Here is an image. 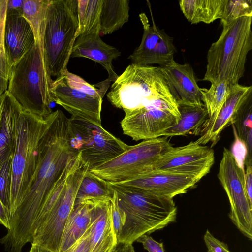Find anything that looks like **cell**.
Returning <instances> with one entry per match:
<instances>
[{
  "label": "cell",
  "mask_w": 252,
  "mask_h": 252,
  "mask_svg": "<svg viewBox=\"0 0 252 252\" xmlns=\"http://www.w3.org/2000/svg\"><path fill=\"white\" fill-rule=\"evenodd\" d=\"M40 141L36 168L28 189L9 218V228L0 239L7 252H22L32 243L31 230L47 197L78 153L68 137V118L57 110Z\"/></svg>",
  "instance_id": "6da1fadb"
},
{
  "label": "cell",
  "mask_w": 252,
  "mask_h": 252,
  "mask_svg": "<svg viewBox=\"0 0 252 252\" xmlns=\"http://www.w3.org/2000/svg\"><path fill=\"white\" fill-rule=\"evenodd\" d=\"M109 184L116 192L118 206L126 217L118 243L133 244L141 236L162 229L175 221L177 209L173 198Z\"/></svg>",
  "instance_id": "7a4b0ae2"
},
{
  "label": "cell",
  "mask_w": 252,
  "mask_h": 252,
  "mask_svg": "<svg viewBox=\"0 0 252 252\" xmlns=\"http://www.w3.org/2000/svg\"><path fill=\"white\" fill-rule=\"evenodd\" d=\"M52 82L45 64L43 43L36 41L11 66L7 91L23 111L45 117L52 112Z\"/></svg>",
  "instance_id": "3957f363"
},
{
  "label": "cell",
  "mask_w": 252,
  "mask_h": 252,
  "mask_svg": "<svg viewBox=\"0 0 252 252\" xmlns=\"http://www.w3.org/2000/svg\"><path fill=\"white\" fill-rule=\"evenodd\" d=\"M252 18L243 17L222 25L220 35L208 50L202 80L211 84L221 80L231 85L239 84L244 75L247 55L252 49Z\"/></svg>",
  "instance_id": "277c9868"
},
{
  "label": "cell",
  "mask_w": 252,
  "mask_h": 252,
  "mask_svg": "<svg viewBox=\"0 0 252 252\" xmlns=\"http://www.w3.org/2000/svg\"><path fill=\"white\" fill-rule=\"evenodd\" d=\"M109 102L124 112L158 102L176 100L160 66L129 65L107 94Z\"/></svg>",
  "instance_id": "5b68a950"
},
{
  "label": "cell",
  "mask_w": 252,
  "mask_h": 252,
  "mask_svg": "<svg viewBox=\"0 0 252 252\" xmlns=\"http://www.w3.org/2000/svg\"><path fill=\"white\" fill-rule=\"evenodd\" d=\"M49 125L45 117L22 111L19 117L11 164L10 217L30 185L37 162L40 141Z\"/></svg>",
  "instance_id": "8992f818"
},
{
  "label": "cell",
  "mask_w": 252,
  "mask_h": 252,
  "mask_svg": "<svg viewBox=\"0 0 252 252\" xmlns=\"http://www.w3.org/2000/svg\"><path fill=\"white\" fill-rule=\"evenodd\" d=\"M79 35L77 0H51L43 41L45 64L51 77H58L67 69Z\"/></svg>",
  "instance_id": "52a82bcc"
},
{
  "label": "cell",
  "mask_w": 252,
  "mask_h": 252,
  "mask_svg": "<svg viewBox=\"0 0 252 252\" xmlns=\"http://www.w3.org/2000/svg\"><path fill=\"white\" fill-rule=\"evenodd\" d=\"M90 170L89 164L78 153L59 179L56 201L46 220L34 234L32 243L59 252L63 230L73 208L77 192Z\"/></svg>",
  "instance_id": "ba28073f"
},
{
  "label": "cell",
  "mask_w": 252,
  "mask_h": 252,
  "mask_svg": "<svg viewBox=\"0 0 252 252\" xmlns=\"http://www.w3.org/2000/svg\"><path fill=\"white\" fill-rule=\"evenodd\" d=\"M173 147L164 136L143 140L90 171L109 183L132 180L148 173L152 163Z\"/></svg>",
  "instance_id": "9c48e42d"
},
{
  "label": "cell",
  "mask_w": 252,
  "mask_h": 252,
  "mask_svg": "<svg viewBox=\"0 0 252 252\" xmlns=\"http://www.w3.org/2000/svg\"><path fill=\"white\" fill-rule=\"evenodd\" d=\"M68 137L71 147L81 154L90 170L117 157L129 146L101 125L80 117L68 118Z\"/></svg>",
  "instance_id": "30bf717a"
},
{
  "label": "cell",
  "mask_w": 252,
  "mask_h": 252,
  "mask_svg": "<svg viewBox=\"0 0 252 252\" xmlns=\"http://www.w3.org/2000/svg\"><path fill=\"white\" fill-rule=\"evenodd\" d=\"M217 177L229 201L230 219L240 231L252 240V205L246 193L244 168L231 151L225 147Z\"/></svg>",
  "instance_id": "8fae6325"
},
{
  "label": "cell",
  "mask_w": 252,
  "mask_h": 252,
  "mask_svg": "<svg viewBox=\"0 0 252 252\" xmlns=\"http://www.w3.org/2000/svg\"><path fill=\"white\" fill-rule=\"evenodd\" d=\"M180 118L176 101L154 103L125 113L120 124L123 134L133 140H149L162 136Z\"/></svg>",
  "instance_id": "7c38bea8"
},
{
  "label": "cell",
  "mask_w": 252,
  "mask_h": 252,
  "mask_svg": "<svg viewBox=\"0 0 252 252\" xmlns=\"http://www.w3.org/2000/svg\"><path fill=\"white\" fill-rule=\"evenodd\" d=\"M214 160L211 148L191 141L183 146L173 147L161 155L152 163L148 173L166 171L191 175L201 180L209 172Z\"/></svg>",
  "instance_id": "4fadbf2b"
},
{
  "label": "cell",
  "mask_w": 252,
  "mask_h": 252,
  "mask_svg": "<svg viewBox=\"0 0 252 252\" xmlns=\"http://www.w3.org/2000/svg\"><path fill=\"white\" fill-rule=\"evenodd\" d=\"M147 2L153 25H150L144 13L139 15L143 27V34L140 45L128 59L131 61L132 63L139 65L158 64L159 66H163L174 60V55L177 50L173 38L156 25L150 4L148 1Z\"/></svg>",
  "instance_id": "5bb4252c"
},
{
  "label": "cell",
  "mask_w": 252,
  "mask_h": 252,
  "mask_svg": "<svg viewBox=\"0 0 252 252\" xmlns=\"http://www.w3.org/2000/svg\"><path fill=\"white\" fill-rule=\"evenodd\" d=\"M199 180L194 176L186 174L152 171L132 180L112 183L173 198L176 195L186 193Z\"/></svg>",
  "instance_id": "9a60e30c"
},
{
  "label": "cell",
  "mask_w": 252,
  "mask_h": 252,
  "mask_svg": "<svg viewBox=\"0 0 252 252\" xmlns=\"http://www.w3.org/2000/svg\"><path fill=\"white\" fill-rule=\"evenodd\" d=\"M50 90L53 102L63 107L71 116L101 125L102 98L71 88L61 75L53 80Z\"/></svg>",
  "instance_id": "2e32d148"
},
{
  "label": "cell",
  "mask_w": 252,
  "mask_h": 252,
  "mask_svg": "<svg viewBox=\"0 0 252 252\" xmlns=\"http://www.w3.org/2000/svg\"><path fill=\"white\" fill-rule=\"evenodd\" d=\"M89 252H111L119 243L111 215L110 200H93Z\"/></svg>",
  "instance_id": "e0dca14e"
},
{
  "label": "cell",
  "mask_w": 252,
  "mask_h": 252,
  "mask_svg": "<svg viewBox=\"0 0 252 252\" xmlns=\"http://www.w3.org/2000/svg\"><path fill=\"white\" fill-rule=\"evenodd\" d=\"M160 67L177 103H204L201 88L198 85L195 73L189 64H180L173 60L167 65Z\"/></svg>",
  "instance_id": "ac0fdd59"
},
{
  "label": "cell",
  "mask_w": 252,
  "mask_h": 252,
  "mask_svg": "<svg viewBox=\"0 0 252 252\" xmlns=\"http://www.w3.org/2000/svg\"><path fill=\"white\" fill-rule=\"evenodd\" d=\"M252 94V86L239 84L232 85L229 96L209 128L195 141L204 145L208 142L214 146L220 138L222 131L233 124L238 110L244 101Z\"/></svg>",
  "instance_id": "d6986e66"
},
{
  "label": "cell",
  "mask_w": 252,
  "mask_h": 252,
  "mask_svg": "<svg viewBox=\"0 0 252 252\" xmlns=\"http://www.w3.org/2000/svg\"><path fill=\"white\" fill-rule=\"evenodd\" d=\"M34 43L33 31L22 15L16 12H7L4 48L11 66L26 54Z\"/></svg>",
  "instance_id": "ffe728a7"
},
{
  "label": "cell",
  "mask_w": 252,
  "mask_h": 252,
  "mask_svg": "<svg viewBox=\"0 0 252 252\" xmlns=\"http://www.w3.org/2000/svg\"><path fill=\"white\" fill-rule=\"evenodd\" d=\"M99 34L80 35L74 43L70 58L84 57L99 63L107 70L108 79L115 82L119 76L114 71L112 61L121 53L116 47L104 42Z\"/></svg>",
  "instance_id": "44dd1931"
},
{
  "label": "cell",
  "mask_w": 252,
  "mask_h": 252,
  "mask_svg": "<svg viewBox=\"0 0 252 252\" xmlns=\"http://www.w3.org/2000/svg\"><path fill=\"white\" fill-rule=\"evenodd\" d=\"M22 108L7 90L1 95L0 106V164L12 155L18 120Z\"/></svg>",
  "instance_id": "7402d4cb"
},
{
  "label": "cell",
  "mask_w": 252,
  "mask_h": 252,
  "mask_svg": "<svg viewBox=\"0 0 252 252\" xmlns=\"http://www.w3.org/2000/svg\"><path fill=\"white\" fill-rule=\"evenodd\" d=\"M93 200H85L74 204L65 223L59 252H63L81 238L90 226Z\"/></svg>",
  "instance_id": "603a6c76"
},
{
  "label": "cell",
  "mask_w": 252,
  "mask_h": 252,
  "mask_svg": "<svg viewBox=\"0 0 252 252\" xmlns=\"http://www.w3.org/2000/svg\"><path fill=\"white\" fill-rule=\"evenodd\" d=\"M180 118L176 125L167 129L162 136L198 135L209 118L205 105L177 103Z\"/></svg>",
  "instance_id": "cb8c5ba5"
},
{
  "label": "cell",
  "mask_w": 252,
  "mask_h": 252,
  "mask_svg": "<svg viewBox=\"0 0 252 252\" xmlns=\"http://www.w3.org/2000/svg\"><path fill=\"white\" fill-rule=\"evenodd\" d=\"M127 0H102L100 15V33L111 34L128 21Z\"/></svg>",
  "instance_id": "d4e9b609"
},
{
  "label": "cell",
  "mask_w": 252,
  "mask_h": 252,
  "mask_svg": "<svg viewBox=\"0 0 252 252\" xmlns=\"http://www.w3.org/2000/svg\"><path fill=\"white\" fill-rule=\"evenodd\" d=\"M222 0H180L183 14L191 24H210L219 19Z\"/></svg>",
  "instance_id": "484cf974"
},
{
  "label": "cell",
  "mask_w": 252,
  "mask_h": 252,
  "mask_svg": "<svg viewBox=\"0 0 252 252\" xmlns=\"http://www.w3.org/2000/svg\"><path fill=\"white\" fill-rule=\"evenodd\" d=\"M232 85L224 80L211 83L209 89L201 88L202 100L207 109L209 118L204 125L201 134L212 124L229 96Z\"/></svg>",
  "instance_id": "4316f807"
},
{
  "label": "cell",
  "mask_w": 252,
  "mask_h": 252,
  "mask_svg": "<svg viewBox=\"0 0 252 252\" xmlns=\"http://www.w3.org/2000/svg\"><path fill=\"white\" fill-rule=\"evenodd\" d=\"M113 194L114 191L108 182L94 175L89 170L80 185L74 204L88 199L110 200Z\"/></svg>",
  "instance_id": "83f0119b"
},
{
  "label": "cell",
  "mask_w": 252,
  "mask_h": 252,
  "mask_svg": "<svg viewBox=\"0 0 252 252\" xmlns=\"http://www.w3.org/2000/svg\"><path fill=\"white\" fill-rule=\"evenodd\" d=\"M232 125L234 126L239 139L247 149L245 165L252 164V94L240 106Z\"/></svg>",
  "instance_id": "f1b7e54d"
},
{
  "label": "cell",
  "mask_w": 252,
  "mask_h": 252,
  "mask_svg": "<svg viewBox=\"0 0 252 252\" xmlns=\"http://www.w3.org/2000/svg\"><path fill=\"white\" fill-rule=\"evenodd\" d=\"M102 3V0H77L79 35L100 33Z\"/></svg>",
  "instance_id": "f546056e"
},
{
  "label": "cell",
  "mask_w": 252,
  "mask_h": 252,
  "mask_svg": "<svg viewBox=\"0 0 252 252\" xmlns=\"http://www.w3.org/2000/svg\"><path fill=\"white\" fill-rule=\"evenodd\" d=\"M51 0H24L22 16L30 24L35 42L43 43L46 14Z\"/></svg>",
  "instance_id": "4dcf8cb0"
},
{
  "label": "cell",
  "mask_w": 252,
  "mask_h": 252,
  "mask_svg": "<svg viewBox=\"0 0 252 252\" xmlns=\"http://www.w3.org/2000/svg\"><path fill=\"white\" fill-rule=\"evenodd\" d=\"M243 17H252V0H222L219 17L222 25Z\"/></svg>",
  "instance_id": "1f68e13d"
},
{
  "label": "cell",
  "mask_w": 252,
  "mask_h": 252,
  "mask_svg": "<svg viewBox=\"0 0 252 252\" xmlns=\"http://www.w3.org/2000/svg\"><path fill=\"white\" fill-rule=\"evenodd\" d=\"M61 75L63 76L66 83L71 88L92 96L102 99L111 82L107 78L101 82L91 85L79 76L69 72L67 69Z\"/></svg>",
  "instance_id": "d6a6232c"
},
{
  "label": "cell",
  "mask_w": 252,
  "mask_h": 252,
  "mask_svg": "<svg viewBox=\"0 0 252 252\" xmlns=\"http://www.w3.org/2000/svg\"><path fill=\"white\" fill-rule=\"evenodd\" d=\"M12 155L0 164V200L10 216Z\"/></svg>",
  "instance_id": "836d02e7"
},
{
  "label": "cell",
  "mask_w": 252,
  "mask_h": 252,
  "mask_svg": "<svg viewBox=\"0 0 252 252\" xmlns=\"http://www.w3.org/2000/svg\"><path fill=\"white\" fill-rule=\"evenodd\" d=\"M110 210L113 227L118 239L125 224L126 217L125 213L118 206L117 195L114 191L110 200Z\"/></svg>",
  "instance_id": "e575fe53"
},
{
  "label": "cell",
  "mask_w": 252,
  "mask_h": 252,
  "mask_svg": "<svg viewBox=\"0 0 252 252\" xmlns=\"http://www.w3.org/2000/svg\"><path fill=\"white\" fill-rule=\"evenodd\" d=\"M11 66L4 47L0 44V95L7 90Z\"/></svg>",
  "instance_id": "d590c367"
},
{
  "label": "cell",
  "mask_w": 252,
  "mask_h": 252,
  "mask_svg": "<svg viewBox=\"0 0 252 252\" xmlns=\"http://www.w3.org/2000/svg\"><path fill=\"white\" fill-rule=\"evenodd\" d=\"M204 240L208 250L212 252H231L225 243L215 238L208 230L204 236Z\"/></svg>",
  "instance_id": "8d00e7d4"
},
{
  "label": "cell",
  "mask_w": 252,
  "mask_h": 252,
  "mask_svg": "<svg viewBox=\"0 0 252 252\" xmlns=\"http://www.w3.org/2000/svg\"><path fill=\"white\" fill-rule=\"evenodd\" d=\"M136 241L142 243L144 248L149 252H164L163 243L156 241L148 235L141 236Z\"/></svg>",
  "instance_id": "74e56055"
},
{
  "label": "cell",
  "mask_w": 252,
  "mask_h": 252,
  "mask_svg": "<svg viewBox=\"0 0 252 252\" xmlns=\"http://www.w3.org/2000/svg\"><path fill=\"white\" fill-rule=\"evenodd\" d=\"M89 229L74 245L63 252H89Z\"/></svg>",
  "instance_id": "f35d334b"
},
{
  "label": "cell",
  "mask_w": 252,
  "mask_h": 252,
  "mask_svg": "<svg viewBox=\"0 0 252 252\" xmlns=\"http://www.w3.org/2000/svg\"><path fill=\"white\" fill-rule=\"evenodd\" d=\"M7 0H0V44L4 47V28L7 15Z\"/></svg>",
  "instance_id": "ab89813d"
},
{
  "label": "cell",
  "mask_w": 252,
  "mask_h": 252,
  "mask_svg": "<svg viewBox=\"0 0 252 252\" xmlns=\"http://www.w3.org/2000/svg\"><path fill=\"white\" fill-rule=\"evenodd\" d=\"M245 188L250 203L252 205V164L246 165Z\"/></svg>",
  "instance_id": "60d3db41"
},
{
  "label": "cell",
  "mask_w": 252,
  "mask_h": 252,
  "mask_svg": "<svg viewBox=\"0 0 252 252\" xmlns=\"http://www.w3.org/2000/svg\"><path fill=\"white\" fill-rule=\"evenodd\" d=\"M24 0H7V12H16L22 15Z\"/></svg>",
  "instance_id": "b9f144b4"
},
{
  "label": "cell",
  "mask_w": 252,
  "mask_h": 252,
  "mask_svg": "<svg viewBox=\"0 0 252 252\" xmlns=\"http://www.w3.org/2000/svg\"><path fill=\"white\" fill-rule=\"evenodd\" d=\"M0 224L6 228H9V214L0 200Z\"/></svg>",
  "instance_id": "7bdbcfd3"
},
{
  "label": "cell",
  "mask_w": 252,
  "mask_h": 252,
  "mask_svg": "<svg viewBox=\"0 0 252 252\" xmlns=\"http://www.w3.org/2000/svg\"><path fill=\"white\" fill-rule=\"evenodd\" d=\"M28 252H54L41 246L32 243V246Z\"/></svg>",
  "instance_id": "ee69618b"
},
{
  "label": "cell",
  "mask_w": 252,
  "mask_h": 252,
  "mask_svg": "<svg viewBox=\"0 0 252 252\" xmlns=\"http://www.w3.org/2000/svg\"><path fill=\"white\" fill-rule=\"evenodd\" d=\"M123 252H136L132 244L128 243L124 244Z\"/></svg>",
  "instance_id": "f6af8a7d"
},
{
  "label": "cell",
  "mask_w": 252,
  "mask_h": 252,
  "mask_svg": "<svg viewBox=\"0 0 252 252\" xmlns=\"http://www.w3.org/2000/svg\"><path fill=\"white\" fill-rule=\"evenodd\" d=\"M124 244L118 243L111 252H123Z\"/></svg>",
  "instance_id": "bcb514c9"
},
{
  "label": "cell",
  "mask_w": 252,
  "mask_h": 252,
  "mask_svg": "<svg viewBox=\"0 0 252 252\" xmlns=\"http://www.w3.org/2000/svg\"><path fill=\"white\" fill-rule=\"evenodd\" d=\"M1 95H0V106L1 104Z\"/></svg>",
  "instance_id": "7dc6e473"
},
{
  "label": "cell",
  "mask_w": 252,
  "mask_h": 252,
  "mask_svg": "<svg viewBox=\"0 0 252 252\" xmlns=\"http://www.w3.org/2000/svg\"><path fill=\"white\" fill-rule=\"evenodd\" d=\"M208 252H212L211 251L208 250Z\"/></svg>",
  "instance_id": "c3c4849f"
}]
</instances>
